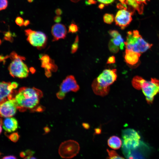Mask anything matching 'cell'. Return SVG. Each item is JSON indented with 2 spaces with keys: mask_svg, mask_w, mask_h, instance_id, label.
Wrapping results in <instances>:
<instances>
[{
  "mask_svg": "<svg viewBox=\"0 0 159 159\" xmlns=\"http://www.w3.org/2000/svg\"><path fill=\"white\" fill-rule=\"evenodd\" d=\"M124 44L126 49L140 53L146 52L153 45L145 41L137 30L127 32Z\"/></svg>",
  "mask_w": 159,
  "mask_h": 159,
  "instance_id": "cell-3",
  "label": "cell"
},
{
  "mask_svg": "<svg viewBox=\"0 0 159 159\" xmlns=\"http://www.w3.org/2000/svg\"><path fill=\"white\" fill-rule=\"evenodd\" d=\"M0 10L5 9L8 6V2L7 0H0Z\"/></svg>",
  "mask_w": 159,
  "mask_h": 159,
  "instance_id": "cell-27",
  "label": "cell"
},
{
  "mask_svg": "<svg viewBox=\"0 0 159 159\" xmlns=\"http://www.w3.org/2000/svg\"><path fill=\"white\" fill-rule=\"evenodd\" d=\"M67 32L66 28L64 25L59 23L54 25L51 29V33L53 37L52 41L64 39L66 37Z\"/></svg>",
  "mask_w": 159,
  "mask_h": 159,
  "instance_id": "cell-13",
  "label": "cell"
},
{
  "mask_svg": "<svg viewBox=\"0 0 159 159\" xmlns=\"http://www.w3.org/2000/svg\"><path fill=\"white\" fill-rule=\"evenodd\" d=\"M116 72V69H105L96 78L97 81L103 87H109L117 79Z\"/></svg>",
  "mask_w": 159,
  "mask_h": 159,
  "instance_id": "cell-9",
  "label": "cell"
},
{
  "mask_svg": "<svg viewBox=\"0 0 159 159\" xmlns=\"http://www.w3.org/2000/svg\"><path fill=\"white\" fill-rule=\"evenodd\" d=\"M26 155L25 152L24 151H21L19 153L20 157L22 158H24L25 157Z\"/></svg>",
  "mask_w": 159,
  "mask_h": 159,
  "instance_id": "cell-41",
  "label": "cell"
},
{
  "mask_svg": "<svg viewBox=\"0 0 159 159\" xmlns=\"http://www.w3.org/2000/svg\"><path fill=\"white\" fill-rule=\"evenodd\" d=\"M11 85L13 89H16L18 86V84L15 82H13L11 83Z\"/></svg>",
  "mask_w": 159,
  "mask_h": 159,
  "instance_id": "cell-38",
  "label": "cell"
},
{
  "mask_svg": "<svg viewBox=\"0 0 159 159\" xmlns=\"http://www.w3.org/2000/svg\"><path fill=\"white\" fill-rule=\"evenodd\" d=\"M62 20L61 17L60 16H55L54 18V21L56 23H59Z\"/></svg>",
  "mask_w": 159,
  "mask_h": 159,
  "instance_id": "cell-35",
  "label": "cell"
},
{
  "mask_svg": "<svg viewBox=\"0 0 159 159\" xmlns=\"http://www.w3.org/2000/svg\"><path fill=\"white\" fill-rule=\"evenodd\" d=\"M108 48L110 51L114 53H116L118 52L119 47L114 44L110 40L108 43Z\"/></svg>",
  "mask_w": 159,
  "mask_h": 159,
  "instance_id": "cell-22",
  "label": "cell"
},
{
  "mask_svg": "<svg viewBox=\"0 0 159 159\" xmlns=\"http://www.w3.org/2000/svg\"><path fill=\"white\" fill-rule=\"evenodd\" d=\"M141 53L126 49L124 57L125 62L130 65L136 64L139 61Z\"/></svg>",
  "mask_w": 159,
  "mask_h": 159,
  "instance_id": "cell-15",
  "label": "cell"
},
{
  "mask_svg": "<svg viewBox=\"0 0 159 159\" xmlns=\"http://www.w3.org/2000/svg\"><path fill=\"white\" fill-rule=\"evenodd\" d=\"M24 159H37V158L32 156H28L24 158Z\"/></svg>",
  "mask_w": 159,
  "mask_h": 159,
  "instance_id": "cell-44",
  "label": "cell"
},
{
  "mask_svg": "<svg viewBox=\"0 0 159 159\" xmlns=\"http://www.w3.org/2000/svg\"><path fill=\"white\" fill-rule=\"evenodd\" d=\"M25 32L27 37V40L31 45L39 49H42L45 47L47 38L44 33L30 29L25 30Z\"/></svg>",
  "mask_w": 159,
  "mask_h": 159,
  "instance_id": "cell-7",
  "label": "cell"
},
{
  "mask_svg": "<svg viewBox=\"0 0 159 159\" xmlns=\"http://www.w3.org/2000/svg\"><path fill=\"white\" fill-rule=\"evenodd\" d=\"M9 56L11 60L8 67L10 75L13 77L22 78L27 77L29 71L27 66L23 62L25 58L18 55L14 52H12Z\"/></svg>",
  "mask_w": 159,
  "mask_h": 159,
  "instance_id": "cell-4",
  "label": "cell"
},
{
  "mask_svg": "<svg viewBox=\"0 0 159 159\" xmlns=\"http://www.w3.org/2000/svg\"><path fill=\"white\" fill-rule=\"evenodd\" d=\"M122 137L123 139L122 148L124 152L130 148L137 147L140 143V137L135 130L127 128L122 130Z\"/></svg>",
  "mask_w": 159,
  "mask_h": 159,
  "instance_id": "cell-5",
  "label": "cell"
},
{
  "mask_svg": "<svg viewBox=\"0 0 159 159\" xmlns=\"http://www.w3.org/2000/svg\"><path fill=\"white\" fill-rule=\"evenodd\" d=\"M0 103L6 100L7 97L8 99H11L13 98L12 94L13 93V90L11 83L2 82H0Z\"/></svg>",
  "mask_w": 159,
  "mask_h": 159,
  "instance_id": "cell-12",
  "label": "cell"
},
{
  "mask_svg": "<svg viewBox=\"0 0 159 159\" xmlns=\"http://www.w3.org/2000/svg\"><path fill=\"white\" fill-rule=\"evenodd\" d=\"M4 39L6 40L12 42L13 41V38L12 33L9 31L4 32Z\"/></svg>",
  "mask_w": 159,
  "mask_h": 159,
  "instance_id": "cell-26",
  "label": "cell"
},
{
  "mask_svg": "<svg viewBox=\"0 0 159 159\" xmlns=\"http://www.w3.org/2000/svg\"><path fill=\"white\" fill-rule=\"evenodd\" d=\"M122 143L121 139L116 136L110 137L107 140V144L109 147L115 150L119 149L122 145Z\"/></svg>",
  "mask_w": 159,
  "mask_h": 159,
  "instance_id": "cell-17",
  "label": "cell"
},
{
  "mask_svg": "<svg viewBox=\"0 0 159 159\" xmlns=\"http://www.w3.org/2000/svg\"><path fill=\"white\" fill-rule=\"evenodd\" d=\"M29 23L30 21L29 20H25L24 21V25L25 26H27L29 24Z\"/></svg>",
  "mask_w": 159,
  "mask_h": 159,
  "instance_id": "cell-43",
  "label": "cell"
},
{
  "mask_svg": "<svg viewBox=\"0 0 159 159\" xmlns=\"http://www.w3.org/2000/svg\"><path fill=\"white\" fill-rule=\"evenodd\" d=\"M0 103L1 117H11L15 114L18 107L14 98L8 99Z\"/></svg>",
  "mask_w": 159,
  "mask_h": 159,
  "instance_id": "cell-10",
  "label": "cell"
},
{
  "mask_svg": "<svg viewBox=\"0 0 159 159\" xmlns=\"http://www.w3.org/2000/svg\"><path fill=\"white\" fill-rule=\"evenodd\" d=\"M40 59L41 60L42 67H43L45 64L50 62L51 60L47 54L43 55L42 57Z\"/></svg>",
  "mask_w": 159,
  "mask_h": 159,
  "instance_id": "cell-23",
  "label": "cell"
},
{
  "mask_svg": "<svg viewBox=\"0 0 159 159\" xmlns=\"http://www.w3.org/2000/svg\"><path fill=\"white\" fill-rule=\"evenodd\" d=\"M97 1L105 5H108L109 4L112 3L114 0H97Z\"/></svg>",
  "mask_w": 159,
  "mask_h": 159,
  "instance_id": "cell-31",
  "label": "cell"
},
{
  "mask_svg": "<svg viewBox=\"0 0 159 159\" xmlns=\"http://www.w3.org/2000/svg\"><path fill=\"white\" fill-rule=\"evenodd\" d=\"M120 2L122 4L126 3L125 0H119Z\"/></svg>",
  "mask_w": 159,
  "mask_h": 159,
  "instance_id": "cell-48",
  "label": "cell"
},
{
  "mask_svg": "<svg viewBox=\"0 0 159 159\" xmlns=\"http://www.w3.org/2000/svg\"><path fill=\"white\" fill-rule=\"evenodd\" d=\"M96 3L97 1L95 0H87L85 1V4L87 5L95 4Z\"/></svg>",
  "mask_w": 159,
  "mask_h": 159,
  "instance_id": "cell-32",
  "label": "cell"
},
{
  "mask_svg": "<svg viewBox=\"0 0 159 159\" xmlns=\"http://www.w3.org/2000/svg\"><path fill=\"white\" fill-rule=\"evenodd\" d=\"M125 2L127 5L131 7L135 10H136L138 13L142 14L143 11V4H140L136 0H126Z\"/></svg>",
  "mask_w": 159,
  "mask_h": 159,
  "instance_id": "cell-18",
  "label": "cell"
},
{
  "mask_svg": "<svg viewBox=\"0 0 159 159\" xmlns=\"http://www.w3.org/2000/svg\"><path fill=\"white\" fill-rule=\"evenodd\" d=\"M104 22L107 24H110L113 21L114 17L113 15L109 14H106L103 17Z\"/></svg>",
  "mask_w": 159,
  "mask_h": 159,
  "instance_id": "cell-20",
  "label": "cell"
},
{
  "mask_svg": "<svg viewBox=\"0 0 159 159\" xmlns=\"http://www.w3.org/2000/svg\"><path fill=\"white\" fill-rule=\"evenodd\" d=\"M115 62V56H113L109 57L107 61V64H113Z\"/></svg>",
  "mask_w": 159,
  "mask_h": 159,
  "instance_id": "cell-30",
  "label": "cell"
},
{
  "mask_svg": "<svg viewBox=\"0 0 159 159\" xmlns=\"http://www.w3.org/2000/svg\"><path fill=\"white\" fill-rule=\"evenodd\" d=\"M26 155H27L28 156H32L34 153V152L30 150H27L25 151Z\"/></svg>",
  "mask_w": 159,
  "mask_h": 159,
  "instance_id": "cell-36",
  "label": "cell"
},
{
  "mask_svg": "<svg viewBox=\"0 0 159 159\" xmlns=\"http://www.w3.org/2000/svg\"><path fill=\"white\" fill-rule=\"evenodd\" d=\"M2 123V126L4 130L9 132L15 131L18 127L17 120L12 117H6Z\"/></svg>",
  "mask_w": 159,
  "mask_h": 159,
  "instance_id": "cell-14",
  "label": "cell"
},
{
  "mask_svg": "<svg viewBox=\"0 0 159 159\" xmlns=\"http://www.w3.org/2000/svg\"><path fill=\"white\" fill-rule=\"evenodd\" d=\"M92 87L94 93L96 95L104 96L107 95L109 92L110 87H105L100 85L95 79L93 81Z\"/></svg>",
  "mask_w": 159,
  "mask_h": 159,
  "instance_id": "cell-16",
  "label": "cell"
},
{
  "mask_svg": "<svg viewBox=\"0 0 159 159\" xmlns=\"http://www.w3.org/2000/svg\"><path fill=\"white\" fill-rule=\"evenodd\" d=\"M105 5L104 4L101 3L98 5V7L100 9H102L104 8Z\"/></svg>",
  "mask_w": 159,
  "mask_h": 159,
  "instance_id": "cell-42",
  "label": "cell"
},
{
  "mask_svg": "<svg viewBox=\"0 0 159 159\" xmlns=\"http://www.w3.org/2000/svg\"><path fill=\"white\" fill-rule=\"evenodd\" d=\"M101 132V130L99 128H97L95 130V132L97 134H99Z\"/></svg>",
  "mask_w": 159,
  "mask_h": 159,
  "instance_id": "cell-47",
  "label": "cell"
},
{
  "mask_svg": "<svg viewBox=\"0 0 159 159\" xmlns=\"http://www.w3.org/2000/svg\"><path fill=\"white\" fill-rule=\"evenodd\" d=\"M107 151L108 156L107 159H125L114 150L107 149Z\"/></svg>",
  "mask_w": 159,
  "mask_h": 159,
  "instance_id": "cell-19",
  "label": "cell"
},
{
  "mask_svg": "<svg viewBox=\"0 0 159 159\" xmlns=\"http://www.w3.org/2000/svg\"><path fill=\"white\" fill-rule=\"evenodd\" d=\"M140 4H147V2L148 1L150 0H136Z\"/></svg>",
  "mask_w": 159,
  "mask_h": 159,
  "instance_id": "cell-40",
  "label": "cell"
},
{
  "mask_svg": "<svg viewBox=\"0 0 159 159\" xmlns=\"http://www.w3.org/2000/svg\"><path fill=\"white\" fill-rule=\"evenodd\" d=\"M134 85L135 89L142 90L149 104L152 103L155 96L159 93V80L155 78L147 81L138 76L135 79Z\"/></svg>",
  "mask_w": 159,
  "mask_h": 159,
  "instance_id": "cell-2",
  "label": "cell"
},
{
  "mask_svg": "<svg viewBox=\"0 0 159 159\" xmlns=\"http://www.w3.org/2000/svg\"><path fill=\"white\" fill-rule=\"evenodd\" d=\"M80 89V87L74 77L70 75L66 77L61 83L59 91L57 93V97L62 99L66 94L70 91L77 92Z\"/></svg>",
  "mask_w": 159,
  "mask_h": 159,
  "instance_id": "cell-8",
  "label": "cell"
},
{
  "mask_svg": "<svg viewBox=\"0 0 159 159\" xmlns=\"http://www.w3.org/2000/svg\"><path fill=\"white\" fill-rule=\"evenodd\" d=\"M15 21L16 24L20 26L24 25V20L23 18L20 17H17Z\"/></svg>",
  "mask_w": 159,
  "mask_h": 159,
  "instance_id": "cell-29",
  "label": "cell"
},
{
  "mask_svg": "<svg viewBox=\"0 0 159 159\" xmlns=\"http://www.w3.org/2000/svg\"><path fill=\"white\" fill-rule=\"evenodd\" d=\"M68 32L74 33L77 32L79 29L78 26L75 24L73 23L71 24L68 27Z\"/></svg>",
  "mask_w": 159,
  "mask_h": 159,
  "instance_id": "cell-24",
  "label": "cell"
},
{
  "mask_svg": "<svg viewBox=\"0 0 159 159\" xmlns=\"http://www.w3.org/2000/svg\"><path fill=\"white\" fill-rule=\"evenodd\" d=\"M133 14L128 10L122 9L119 10L115 18L116 25L122 29H124L131 21L132 16Z\"/></svg>",
  "mask_w": 159,
  "mask_h": 159,
  "instance_id": "cell-11",
  "label": "cell"
},
{
  "mask_svg": "<svg viewBox=\"0 0 159 159\" xmlns=\"http://www.w3.org/2000/svg\"><path fill=\"white\" fill-rule=\"evenodd\" d=\"M72 2L76 3L79 1L80 0H70Z\"/></svg>",
  "mask_w": 159,
  "mask_h": 159,
  "instance_id": "cell-49",
  "label": "cell"
},
{
  "mask_svg": "<svg viewBox=\"0 0 159 159\" xmlns=\"http://www.w3.org/2000/svg\"><path fill=\"white\" fill-rule=\"evenodd\" d=\"M80 150V145L78 142L70 140L61 143L59 148L58 153L62 158L70 159L76 155Z\"/></svg>",
  "mask_w": 159,
  "mask_h": 159,
  "instance_id": "cell-6",
  "label": "cell"
},
{
  "mask_svg": "<svg viewBox=\"0 0 159 159\" xmlns=\"http://www.w3.org/2000/svg\"><path fill=\"white\" fill-rule=\"evenodd\" d=\"M55 12L56 14L58 16H59L61 15L62 13V10L59 8L55 10Z\"/></svg>",
  "mask_w": 159,
  "mask_h": 159,
  "instance_id": "cell-37",
  "label": "cell"
},
{
  "mask_svg": "<svg viewBox=\"0 0 159 159\" xmlns=\"http://www.w3.org/2000/svg\"><path fill=\"white\" fill-rule=\"evenodd\" d=\"M83 126L85 128L88 129L89 127V125H87V124L84 123L83 125Z\"/></svg>",
  "mask_w": 159,
  "mask_h": 159,
  "instance_id": "cell-46",
  "label": "cell"
},
{
  "mask_svg": "<svg viewBox=\"0 0 159 159\" xmlns=\"http://www.w3.org/2000/svg\"><path fill=\"white\" fill-rule=\"evenodd\" d=\"M108 33L113 38H116L120 34L116 30H111L108 31Z\"/></svg>",
  "mask_w": 159,
  "mask_h": 159,
  "instance_id": "cell-28",
  "label": "cell"
},
{
  "mask_svg": "<svg viewBox=\"0 0 159 159\" xmlns=\"http://www.w3.org/2000/svg\"><path fill=\"white\" fill-rule=\"evenodd\" d=\"M8 138L11 141L16 142L19 139V136L17 132H14L9 135Z\"/></svg>",
  "mask_w": 159,
  "mask_h": 159,
  "instance_id": "cell-25",
  "label": "cell"
},
{
  "mask_svg": "<svg viewBox=\"0 0 159 159\" xmlns=\"http://www.w3.org/2000/svg\"><path fill=\"white\" fill-rule=\"evenodd\" d=\"M45 75L47 77L49 78L52 75V73L50 70L45 69Z\"/></svg>",
  "mask_w": 159,
  "mask_h": 159,
  "instance_id": "cell-34",
  "label": "cell"
},
{
  "mask_svg": "<svg viewBox=\"0 0 159 159\" xmlns=\"http://www.w3.org/2000/svg\"><path fill=\"white\" fill-rule=\"evenodd\" d=\"M1 159H17V158L14 155H9L3 157Z\"/></svg>",
  "mask_w": 159,
  "mask_h": 159,
  "instance_id": "cell-33",
  "label": "cell"
},
{
  "mask_svg": "<svg viewBox=\"0 0 159 159\" xmlns=\"http://www.w3.org/2000/svg\"><path fill=\"white\" fill-rule=\"evenodd\" d=\"M79 38L78 36L77 35L72 45L71 48V52L72 54L75 53L77 50L78 48V43Z\"/></svg>",
  "mask_w": 159,
  "mask_h": 159,
  "instance_id": "cell-21",
  "label": "cell"
},
{
  "mask_svg": "<svg viewBox=\"0 0 159 159\" xmlns=\"http://www.w3.org/2000/svg\"><path fill=\"white\" fill-rule=\"evenodd\" d=\"M29 70L32 74H34L35 72V69L33 67H31L29 69Z\"/></svg>",
  "mask_w": 159,
  "mask_h": 159,
  "instance_id": "cell-45",
  "label": "cell"
},
{
  "mask_svg": "<svg viewBox=\"0 0 159 159\" xmlns=\"http://www.w3.org/2000/svg\"><path fill=\"white\" fill-rule=\"evenodd\" d=\"M42 92L35 87L20 88L14 97L18 107L21 110L34 108L42 97Z\"/></svg>",
  "mask_w": 159,
  "mask_h": 159,
  "instance_id": "cell-1",
  "label": "cell"
},
{
  "mask_svg": "<svg viewBox=\"0 0 159 159\" xmlns=\"http://www.w3.org/2000/svg\"><path fill=\"white\" fill-rule=\"evenodd\" d=\"M9 57V56L8 55H6V56H4L2 55H1L0 57V59L1 62L3 61L5 62V60Z\"/></svg>",
  "mask_w": 159,
  "mask_h": 159,
  "instance_id": "cell-39",
  "label": "cell"
},
{
  "mask_svg": "<svg viewBox=\"0 0 159 159\" xmlns=\"http://www.w3.org/2000/svg\"><path fill=\"white\" fill-rule=\"evenodd\" d=\"M34 0H27V1H28V2L29 3H31V2H32Z\"/></svg>",
  "mask_w": 159,
  "mask_h": 159,
  "instance_id": "cell-50",
  "label": "cell"
}]
</instances>
